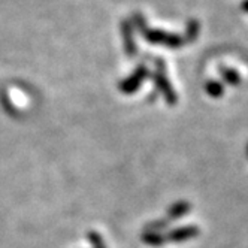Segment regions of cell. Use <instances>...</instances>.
Returning a JSON list of instances; mask_svg holds the SVG:
<instances>
[{
  "mask_svg": "<svg viewBox=\"0 0 248 248\" xmlns=\"http://www.w3.org/2000/svg\"><path fill=\"white\" fill-rule=\"evenodd\" d=\"M135 26L140 30L142 33V36L150 42V44H154V45H165V46H169V48H178V46H183L186 44V41L180 36H176V34H170V33H165V31H160V30H153V29H148L147 24H145V20L144 16L140 14H136L135 15Z\"/></svg>",
  "mask_w": 248,
  "mask_h": 248,
  "instance_id": "6da1fadb",
  "label": "cell"
},
{
  "mask_svg": "<svg viewBox=\"0 0 248 248\" xmlns=\"http://www.w3.org/2000/svg\"><path fill=\"white\" fill-rule=\"evenodd\" d=\"M154 82H155V85L158 87V90L162 92V94L165 96L166 102H168L169 105H175V102H176V94L173 93V90H172V87H170L169 81H168L166 77H165V63H163V60H158V62H157V74L154 75Z\"/></svg>",
  "mask_w": 248,
  "mask_h": 248,
  "instance_id": "7a4b0ae2",
  "label": "cell"
},
{
  "mask_svg": "<svg viewBox=\"0 0 248 248\" xmlns=\"http://www.w3.org/2000/svg\"><path fill=\"white\" fill-rule=\"evenodd\" d=\"M148 75H150L148 69H147L145 66H139L126 81L120 82V85H118L120 92H121V93H126V94L135 93V92L138 90V88L140 87V84H142V81H144Z\"/></svg>",
  "mask_w": 248,
  "mask_h": 248,
  "instance_id": "3957f363",
  "label": "cell"
},
{
  "mask_svg": "<svg viewBox=\"0 0 248 248\" xmlns=\"http://www.w3.org/2000/svg\"><path fill=\"white\" fill-rule=\"evenodd\" d=\"M133 33H135V30H133L130 21L126 20V21L121 23V34H123V41H124V49H126L129 57L136 56V52H138V46H136V42H135Z\"/></svg>",
  "mask_w": 248,
  "mask_h": 248,
  "instance_id": "277c9868",
  "label": "cell"
},
{
  "mask_svg": "<svg viewBox=\"0 0 248 248\" xmlns=\"http://www.w3.org/2000/svg\"><path fill=\"white\" fill-rule=\"evenodd\" d=\"M198 235V229L196 227H180V229H175L168 235L166 241H172V242H181V241H187L193 236Z\"/></svg>",
  "mask_w": 248,
  "mask_h": 248,
  "instance_id": "5b68a950",
  "label": "cell"
},
{
  "mask_svg": "<svg viewBox=\"0 0 248 248\" xmlns=\"http://www.w3.org/2000/svg\"><path fill=\"white\" fill-rule=\"evenodd\" d=\"M188 211H190V205H188L187 202H176V203L172 205L170 209H169V218H170V220L181 218L183 216L187 214Z\"/></svg>",
  "mask_w": 248,
  "mask_h": 248,
  "instance_id": "8992f818",
  "label": "cell"
},
{
  "mask_svg": "<svg viewBox=\"0 0 248 248\" xmlns=\"http://www.w3.org/2000/svg\"><path fill=\"white\" fill-rule=\"evenodd\" d=\"M142 239L147 244L153 245V247H158V245H162L166 241V238L162 233H158V232H147V233H144Z\"/></svg>",
  "mask_w": 248,
  "mask_h": 248,
  "instance_id": "52a82bcc",
  "label": "cell"
},
{
  "mask_svg": "<svg viewBox=\"0 0 248 248\" xmlns=\"http://www.w3.org/2000/svg\"><path fill=\"white\" fill-rule=\"evenodd\" d=\"M198 33H199V23L196 20H190L188 27H187V36H186V42H191L198 38Z\"/></svg>",
  "mask_w": 248,
  "mask_h": 248,
  "instance_id": "ba28073f",
  "label": "cell"
},
{
  "mask_svg": "<svg viewBox=\"0 0 248 248\" xmlns=\"http://www.w3.org/2000/svg\"><path fill=\"white\" fill-rule=\"evenodd\" d=\"M221 75H223V78H224V81L226 82H229V84H233V85H236V84H239L241 82V78H239V74L238 72H235V70H232V69H221Z\"/></svg>",
  "mask_w": 248,
  "mask_h": 248,
  "instance_id": "9c48e42d",
  "label": "cell"
},
{
  "mask_svg": "<svg viewBox=\"0 0 248 248\" xmlns=\"http://www.w3.org/2000/svg\"><path fill=\"white\" fill-rule=\"evenodd\" d=\"M206 93L212 97H218L223 94V87L218 82H209L206 85Z\"/></svg>",
  "mask_w": 248,
  "mask_h": 248,
  "instance_id": "30bf717a",
  "label": "cell"
},
{
  "mask_svg": "<svg viewBox=\"0 0 248 248\" xmlns=\"http://www.w3.org/2000/svg\"><path fill=\"white\" fill-rule=\"evenodd\" d=\"M88 239L93 244V248H105V244H103V239L99 233L96 232H90L88 233Z\"/></svg>",
  "mask_w": 248,
  "mask_h": 248,
  "instance_id": "8fae6325",
  "label": "cell"
},
{
  "mask_svg": "<svg viewBox=\"0 0 248 248\" xmlns=\"http://www.w3.org/2000/svg\"><path fill=\"white\" fill-rule=\"evenodd\" d=\"M242 9H244L245 12H248V0H245V2L242 3Z\"/></svg>",
  "mask_w": 248,
  "mask_h": 248,
  "instance_id": "7c38bea8",
  "label": "cell"
}]
</instances>
